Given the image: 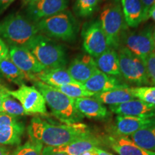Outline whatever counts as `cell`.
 <instances>
[{"label":"cell","mask_w":155,"mask_h":155,"mask_svg":"<svg viewBox=\"0 0 155 155\" xmlns=\"http://www.w3.org/2000/svg\"><path fill=\"white\" fill-rule=\"evenodd\" d=\"M58 91L63 93L70 98H83V97H92L94 96V93L87 91L83 86L82 83H71L58 87H54Z\"/></svg>","instance_id":"83f0119b"},{"label":"cell","mask_w":155,"mask_h":155,"mask_svg":"<svg viewBox=\"0 0 155 155\" xmlns=\"http://www.w3.org/2000/svg\"><path fill=\"white\" fill-rule=\"evenodd\" d=\"M33 84L43 96L53 115L62 123L66 124L81 123L84 117L75 108L73 98L40 81H33Z\"/></svg>","instance_id":"7a4b0ae2"},{"label":"cell","mask_w":155,"mask_h":155,"mask_svg":"<svg viewBox=\"0 0 155 155\" xmlns=\"http://www.w3.org/2000/svg\"><path fill=\"white\" fill-rule=\"evenodd\" d=\"M38 1V0H24L25 5H28L29 4H32L35 2Z\"/></svg>","instance_id":"b9f144b4"},{"label":"cell","mask_w":155,"mask_h":155,"mask_svg":"<svg viewBox=\"0 0 155 155\" xmlns=\"http://www.w3.org/2000/svg\"><path fill=\"white\" fill-rule=\"evenodd\" d=\"M8 90H9L8 88H7L5 86H4L0 84V112H3L2 98L4 95L8 92Z\"/></svg>","instance_id":"8d00e7d4"},{"label":"cell","mask_w":155,"mask_h":155,"mask_svg":"<svg viewBox=\"0 0 155 155\" xmlns=\"http://www.w3.org/2000/svg\"><path fill=\"white\" fill-rule=\"evenodd\" d=\"M15 0H0V15L3 13L7 7Z\"/></svg>","instance_id":"d590c367"},{"label":"cell","mask_w":155,"mask_h":155,"mask_svg":"<svg viewBox=\"0 0 155 155\" xmlns=\"http://www.w3.org/2000/svg\"><path fill=\"white\" fill-rule=\"evenodd\" d=\"M8 94L20 102L28 115L47 114L46 102L43 96L34 86L23 84L15 91L8 90Z\"/></svg>","instance_id":"30bf717a"},{"label":"cell","mask_w":155,"mask_h":155,"mask_svg":"<svg viewBox=\"0 0 155 155\" xmlns=\"http://www.w3.org/2000/svg\"><path fill=\"white\" fill-rule=\"evenodd\" d=\"M99 21L109 47L117 50L121 46L122 36L128 28L121 0H114L107 4L101 12Z\"/></svg>","instance_id":"8992f818"},{"label":"cell","mask_w":155,"mask_h":155,"mask_svg":"<svg viewBox=\"0 0 155 155\" xmlns=\"http://www.w3.org/2000/svg\"><path fill=\"white\" fill-rule=\"evenodd\" d=\"M152 18L155 22V5L153 6L152 8L150 9V14H149V19Z\"/></svg>","instance_id":"ab89813d"},{"label":"cell","mask_w":155,"mask_h":155,"mask_svg":"<svg viewBox=\"0 0 155 155\" xmlns=\"http://www.w3.org/2000/svg\"><path fill=\"white\" fill-rule=\"evenodd\" d=\"M108 1V0H101V2H106Z\"/></svg>","instance_id":"ee69618b"},{"label":"cell","mask_w":155,"mask_h":155,"mask_svg":"<svg viewBox=\"0 0 155 155\" xmlns=\"http://www.w3.org/2000/svg\"><path fill=\"white\" fill-rule=\"evenodd\" d=\"M81 155H97L96 148L92 149V150L87 151V152H85L84 153H83V154Z\"/></svg>","instance_id":"60d3db41"},{"label":"cell","mask_w":155,"mask_h":155,"mask_svg":"<svg viewBox=\"0 0 155 155\" xmlns=\"http://www.w3.org/2000/svg\"><path fill=\"white\" fill-rule=\"evenodd\" d=\"M154 28L148 25L139 31H126L122 36L121 46H123L137 57L144 59L154 52L153 31Z\"/></svg>","instance_id":"ba28073f"},{"label":"cell","mask_w":155,"mask_h":155,"mask_svg":"<svg viewBox=\"0 0 155 155\" xmlns=\"http://www.w3.org/2000/svg\"><path fill=\"white\" fill-rule=\"evenodd\" d=\"M117 52L120 73L124 80L137 86L151 84L146 66L141 58L137 57L123 46H120Z\"/></svg>","instance_id":"52a82bcc"},{"label":"cell","mask_w":155,"mask_h":155,"mask_svg":"<svg viewBox=\"0 0 155 155\" xmlns=\"http://www.w3.org/2000/svg\"><path fill=\"white\" fill-rule=\"evenodd\" d=\"M96 151L97 155H114L111 153L107 152V151L102 150L100 147H96Z\"/></svg>","instance_id":"74e56055"},{"label":"cell","mask_w":155,"mask_h":155,"mask_svg":"<svg viewBox=\"0 0 155 155\" xmlns=\"http://www.w3.org/2000/svg\"><path fill=\"white\" fill-rule=\"evenodd\" d=\"M143 61L145 64L146 69L147 71V74L150 78L151 83L155 86V53H152L150 55L147 56Z\"/></svg>","instance_id":"1f68e13d"},{"label":"cell","mask_w":155,"mask_h":155,"mask_svg":"<svg viewBox=\"0 0 155 155\" xmlns=\"http://www.w3.org/2000/svg\"><path fill=\"white\" fill-rule=\"evenodd\" d=\"M43 144L30 139L23 145L19 146L11 155H42Z\"/></svg>","instance_id":"4dcf8cb0"},{"label":"cell","mask_w":155,"mask_h":155,"mask_svg":"<svg viewBox=\"0 0 155 155\" xmlns=\"http://www.w3.org/2000/svg\"><path fill=\"white\" fill-rule=\"evenodd\" d=\"M28 132L30 139L48 147H58L89 134L91 131L86 124L82 123L57 124L36 116L31 120Z\"/></svg>","instance_id":"6da1fadb"},{"label":"cell","mask_w":155,"mask_h":155,"mask_svg":"<svg viewBox=\"0 0 155 155\" xmlns=\"http://www.w3.org/2000/svg\"><path fill=\"white\" fill-rule=\"evenodd\" d=\"M96 67L101 72L114 77L121 76L117 50L108 48L106 52L94 58Z\"/></svg>","instance_id":"7402d4cb"},{"label":"cell","mask_w":155,"mask_h":155,"mask_svg":"<svg viewBox=\"0 0 155 155\" xmlns=\"http://www.w3.org/2000/svg\"><path fill=\"white\" fill-rule=\"evenodd\" d=\"M131 91L137 99L155 106V86L131 87Z\"/></svg>","instance_id":"f546056e"},{"label":"cell","mask_w":155,"mask_h":155,"mask_svg":"<svg viewBox=\"0 0 155 155\" xmlns=\"http://www.w3.org/2000/svg\"><path fill=\"white\" fill-rule=\"evenodd\" d=\"M101 138L103 144L109 147L119 155H155V152L141 148L128 137L110 132Z\"/></svg>","instance_id":"5bb4252c"},{"label":"cell","mask_w":155,"mask_h":155,"mask_svg":"<svg viewBox=\"0 0 155 155\" xmlns=\"http://www.w3.org/2000/svg\"><path fill=\"white\" fill-rule=\"evenodd\" d=\"M81 37L85 52L94 58L98 57L110 48L99 19H93L85 23L81 31Z\"/></svg>","instance_id":"9c48e42d"},{"label":"cell","mask_w":155,"mask_h":155,"mask_svg":"<svg viewBox=\"0 0 155 155\" xmlns=\"http://www.w3.org/2000/svg\"><path fill=\"white\" fill-rule=\"evenodd\" d=\"M0 73L9 81L19 86L25 84L26 81H35V75H29L21 71L9 57L0 61Z\"/></svg>","instance_id":"d4e9b609"},{"label":"cell","mask_w":155,"mask_h":155,"mask_svg":"<svg viewBox=\"0 0 155 155\" xmlns=\"http://www.w3.org/2000/svg\"><path fill=\"white\" fill-rule=\"evenodd\" d=\"M101 0H75L73 10L81 18L91 17L98 10Z\"/></svg>","instance_id":"4316f807"},{"label":"cell","mask_w":155,"mask_h":155,"mask_svg":"<svg viewBox=\"0 0 155 155\" xmlns=\"http://www.w3.org/2000/svg\"><path fill=\"white\" fill-rule=\"evenodd\" d=\"M141 2L142 4L143 9H144V20L146 21L149 19L150 9L155 5V0H141Z\"/></svg>","instance_id":"d6a6232c"},{"label":"cell","mask_w":155,"mask_h":155,"mask_svg":"<svg viewBox=\"0 0 155 155\" xmlns=\"http://www.w3.org/2000/svg\"><path fill=\"white\" fill-rule=\"evenodd\" d=\"M35 24L40 34L64 42H74L79 30L76 19L68 9L41 19Z\"/></svg>","instance_id":"5b68a950"},{"label":"cell","mask_w":155,"mask_h":155,"mask_svg":"<svg viewBox=\"0 0 155 155\" xmlns=\"http://www.w3.org/2000/svg\"><path fill=\"white\" fill-rule=\"evenodd\" d=\"M75 106L83 117L104 120L107 119L110 113L104 104L91 97H83L74 99Z\"/></svg>","instance_id":"d6986e66"},{"label":"cell","mask_w":155,"mask_h":155,"mask_svg":"<svg viewBox=\"0 0 155 155\" xmlns=\"http://www.w3.org/2000/svg\"><path fill=\"white\" fill-rule=\"evenodd\" d=\"M109 109L111 112L120 116L155 117V106L137 98L119 105L110 106Z\"/></svg>","instance_id":"ac0fdd59"},{"label":"cell","mask_w":155,"mask_h":155,"mask_svg":"<svg viewBox=\"0 0 155 155\" xmlns=\"http://www.w3.org/2000/svg\"><path fill=\"white\" fill-rule=\"evenodd\" d=\"M9 57V48L5 41L0 38V61Z\"/></svg>","instance_id":"836d02e7"},{"label":"cell","mask_w":155,"mask_h":155,"mask_svg":"<svg viewBox=\"0 0 155 155\" xmlns=\"http://www.w3.org/2000/svg\"><path fill=\"white\" fill-rule=\"evenodd\" d=\"M38 34L35 23L19 13L8 15L0 23V37L10 45L27 48Z\"/></svg>","instance_id":"3957f363"},{"label":"cell","mask_w":155,"mask_h":155,"mask_svg":"<svg viewBox=\"0 0 155 155\" xmlns=\"http://www.w3.org/2000/svg\"><path fill=\"white\" fill-rule=\"evenodd\" d=\"M9 58L18 68L29 75L34 76L45 69L25 47L10 45Z\"/></svg>","instance_id":"4fadbf2b"},{"label":"cell","mask_w":155,"mask_h":155,"mask_svg":"<svg viewBox=\"0 0 155 155\" xmlns=\"http://www.w3.org/2000/svg\"><path fill=\"white\" fill-rule=\"evenodd\" d=\"M92 98L103 104H108L110 106L119 105L123 103L136 99L131 91V87L114 89L108 91L95 94Z\"/></svg>","instance_id":"cb8c5ba5"},{"label":"cell","mask_w":155,"mask_h":155,"mask_svg":"<svg viewBox=\"0 0 155 155\" xmlns=\"http://www.w3.org/2000/svg\"><path fill=\"white\" fill-rule=\"evenodd\" d=\"M68 0H38L26 5V16L36 23L41 19L53 16L66 10Z\"/></svg>","instance_id":"7c38bea8"},{"label":"cell","mask_w":155,"mask_h":155,"mask_svg":"<svg viewBox=\"0 0 155 155\" xmlns=\"http://www.w3.org/2000/svg\"><path fill=\"white\" fill-rule=\"evenodd\" d=\"M154 53H155V49H154Z\"/></svg>","instance_id":"bcb514c9"},{"label":"cell","mask_w":155,"mask_h":155,"mask_svg":"<svg viewBox=\"0 0 155 155\" xmlns=\"http://www.w3.org/2000/svg\"><path fill=\"white\" fill-rule=\"evenodd\" d=\"M67 70L71 76L80 83L86 82L99 71L97 68L94 58L88 54L75 57L69 64Z\"/></svg>","instance_id":"2e32d148"},{"label":"cell","mask_w":155,"mask_h":155,"mask_svg":"<svg viewBox=\"0 0 155 155\" xmlns=\"http://www.w3.org/2000/svg\"><path fill=\"white\" fill-rule=\"evenodd\" d=\"M121 3L125 22L128 27L137 28L145 21L141 0H121Z\"/></svg>","instance_id":"603a6c76"},{"label":"cell","mask_w":155,"mask_h":155,"mask_svg":"<svg viewBox=\"0 0 155 155\" xmlns=\"http://www.w3.org/2000/svg\"><path fill=\"white\" fill-rule=\"evenodd\" d=\"M103 145L101 137H96L92 133L75 139L72 142L63 146L55 147L56 150L66 153L68 155H81L87 151Z\"/></svg>","instance_id":"ffe728a7"},{"label":"cell","mask_w":155,"mask_h":155,"mask_svg":"<svg viewBox=\"0 0 155 155\" xmlns=\"http://www.w3.org/2000/svg\"><path fill=\"white\" fill-rule=\"evenodd\" d=\"M2 108L4 113L16 116V117L28 115L25 111L24 108H22V105L16 101L14 98H12V97H11L8 92L3 96Z\"/></svg>","instance_id":"f1b7e54d"},{"label":"cell","mask_w":155,"mask_h":155,"mask_svg":"<svg viewBox=\"0 0 155 155\" xmlns=\"http://www.w3.org/2000/svg\"><path fill=\"white\" fill-rule=\"evenodd\" d=\"M42 155H68L66 153L56 150L55 147H45L42 152Z\"/></svg>","instance_id":"e575fe53"},{"label":"cell","mask_w":155,"mask_h":155,"mask_svg":"<svg viewBox=\"0 0 155 155\" xmlns=\"http://www.w3.org/2000/svg\"><path fill=\"white\" fill-rule=\"evenodd\" d=\"M25 130V124L18 118L0 112V144L19 145Z\"/></svg>","instance_id":"8fae6325"},{"label":"cell","mask_w":155,"mask_h":155,"mask_svg":"<svg viewBox=\"0 0 155 155\" xmlns=\"http://www.w3.org/2000/svg\"><path fill=\"white\" fill-rule=\"evenodd\" d=\"M155 124V117L117 115L112 130L110 132L122 137H129L141 129Z\"/></svg>","instance_id":"9a60e30c"},{"label":"cell","mask_w":155,"mask_h":155,"mask_svg":"<svg viewBox=\"0 0 155 155\" xmlns=\"http://www.w3.org/2000/svg\"><path fill=\"white\" fill-rule=\"evenodd\" d=\"M82 85L87 91L94 94L129 87L127 83L121 81L117 77L111 76L100 71H97L88 80L82 83Z\"/></svg>","instance_id":"e0dca14e"},{"label":"cell","mask_w":155,"mask_h":155,"mask_svg":"<svg viewBox=\"0 0 155 155\" xmlns=\"http://www.w3.org/2000/svg\"><path fill=\"white\" fill-rule=\"evenodd\" d=\"M130 137L131 140L141 148L155 152V124L137 131Z\"/></svg>","instance_id":"484cf974"},{"label":"cell","mask_w":155,"mask_h":155,"mask_svg":"<svg viewBox=\"0 0 155 155\" xmlns=\"http://www.w3.org/2000/svg\"><path fill=\"white\" fill-rule=\"evenodd\" d=\"M153 42H154V49H155V28L154 29V31H153Z\"/></svg>","instance_id":"7bdbcfd3"},{"label":"cell","mask_w":155,"mask_h":155,"mask_svg":"<svg viewBox=\"0 0 155 155\" xmlns=\"http://www.w3.org/2000/svg\"><path fill=\"white\" fill-rule=\"evenodd\" d=\"M0 155H10L9 151L2 144H0Z\"/></svg>","instance_id":"f35d334b"},{"label":"cell","mask_w":155,"mask_h":155,"mask_svg":"<svg viewBox=\"0 0 155 155\" xmlns=\"http://www.w3.org/2000/svg\"><path fill=\"white\" fill-rule=\"evenodd\" d=\"M27 48L45 69L63 68L67 65L65 48L43 35L38 34L34 37Z\"/></svg>","instance_id":"277c9868"},{"label":"cell","mask_w":155,"mask_h":155,"mask_svg":"<svg viewBox=\"0 0 155 155\" xmlns=\"http://www.w3.org/2000/svg\"><path fill=\"white\" fill-rule=\"evenodd\" d=\"M35 81H40L53 87L64 86L71 83H78L71 76L65 68L45 69L40 73L35 75Z\"/></svg>","instance_id":"44dd1931"},{"label":"cell","mask_w":155,"mask_h":155,"mask_svg":"<svg viewBox=\"0 0 155 155\" xmlns=\"http://www.w3.org/2000/svg\"><path fill=\"white\" fill-rule=\"evenodd\" d=\"M0 82H1V75H0Z\"/></svg>","instance_id":"f6af8a7d"}]
</instances>
